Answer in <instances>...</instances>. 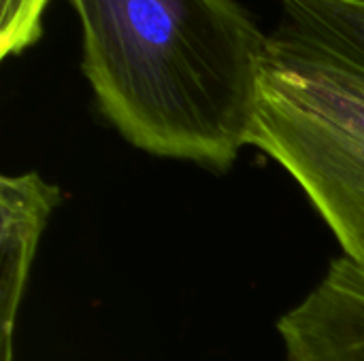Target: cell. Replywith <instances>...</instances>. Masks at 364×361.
<instances>
[{
  "instance_id": "1",
  "label": "cell",
  "mask_w": 364,
  "mask_h": 361,
  "mask_svg": "<svg viewBox=\"0 0 364 361\" xmlns=\"http://www.w3.org/2000/svg\"><path fill=\"white\" fill-rule=\"evenodd\" d=\"M81 72L134 149L226 172L250 147L269 40L237 0H66Z\"/></svg>"
},
{
  "instance_id": "2",
  "label": "cell",
  "mask_w": 364,
  "mask_h": 361,
  "mask_svg": "<svg viewBox=\"0 0 364 361\" xmlns=\"http://www.w3.org/2000/svg\"><path fill=\"white\" fill-rule=\"evenodd\" d=\"M364 270V79L269 40L250 132Z\"/></svg>"
},
{
  "instance_id": "3",
  "label": "cell",
  "mask_w": 364,
  "mask_h": 361,
  "mask_svg": "<svg viewBox=\"0 0 364 361\" xmlns=\"http://www.w3.org/2000/svg\"><path fill=\"white\" fill-rule=\"evenodd\" d=\"M60 189L49 185L38 172L0 177V217H2V283H0V328L2 361H11V338L19 302L30 277L36 247L55 206Z\"/></svg>"
},
{
  "instance_id": "4",
  "label": "cell",
  "mask_w": 364,
  "mask_h": 361,
  "mask_svg": "<svg viewBox=\"0 0 364 361\" xmlns=\"http://www.w3.org/2000/svg\"><path fill=\"white\" fill-rule=\"evenodd\" d=\"M273 40L364 79V0H279Z\"/></svg>"
},
{
  "instance_id": "5",
  "label": "cell",
  "mask_w": 364,
  "mask_h": 361,
  "mask_svg": "<svg viewBox=\"0 0 364 361\" xmlns=\"http://www.w3.org/2000/svg\"><path fill=\"white\" fill-rule=\"evenodd\" d=\"M51 0H2L0 6V53L21 55L38 43L43 17Z\"/></svg>"
}]
</instances>
